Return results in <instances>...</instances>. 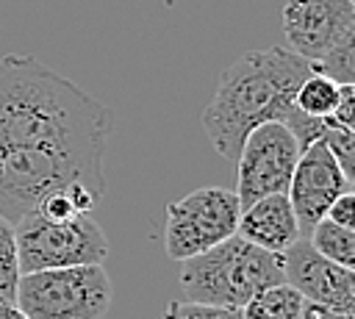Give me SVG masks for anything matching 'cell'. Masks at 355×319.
<instances>
[{
	"label": "cell",
	"instance_id": "13",
	"mask_svg": "<svg viewBox=\"0 0 355 319\" xmlns=\"http://www.w3.org/2000/svg\"><path fill=\"white\" fill-rule=\"evenodd\" d=\"M308 241L319 255L352 269V264H355V230L352 227L336 225L330 219H319L313 225V230L308 233Z\"/></svg>",
	"mask_w": 355,
	"mask_h": 319
},
{
	"label": "cell",
	"instance_id": "8",
	"mask_svg": "<svg viewBox=\"0 0 355 319\" xmlns=\"http://www.w3.org/2000/svg\"><path fill=\"white\" fill-rule=\"evenodd\" d=\"M283 36L291 53L319 64L355 42V6L352 0H286Z\"/></svg>",
	"mask_w": 355,
	"mask_h": 319
},
{
	"label": "cell",
	"instance_id": "9",
	"mask_svg": "<svg viewBox=\"0 0 355 319\" xmlns=\"http://www.w3.org/2000/svg\"><path fill=\"white\" fill-rule=\"evenodd\" d=\"M349 189H352V180L341 172L338 161L330 155V150L322 141H311L305 150H300V158L286 191L297 216L300 236L308 239L313 225L324 219V211L330 208V202Z\"/></svg>",
	"mask_w": 355,
	"mask_h": 319
},
{
	"label": "cell",
	"instance_id": "12",
	"mask_svg": "<svg viewBox=\"0 0 355 319\" xmlns=\"http://www.w3.org/2000/svg\"><path fill=\"white\" fill-rule=\"evenodd\" d=\"M302 305H305V297L294 286L277 283L252 294L239 311H241V319H300Z\"/></svg>",
	"mask_w": 355,
	"mask_h": 319
},
{
	"label": "cell",
	"instance_id": "4",
	"mask_svg": "<svg viewBox=\"0 0 355 319\" xmlns=\"http://www.w3.org/2000/svg\"><path fill=\"white\" fill-rule=\"evenodd\" d=\"M111 297L114 286L103 264H80L22 272L14 302L28 319H100Z\"/></svg>",
	"mask_w": 355,
	"mask_h": 319
},
{
	"label": "cell",
	"instance_id": "5",
	"mask_svg": "<svg viewBox=\"0 0 355 319\" xmlns=\"http://www.w3.org/2000/svg\"><path fill=\"white\" fill-rule=\"evenodd\" d=\"M19 272L103 264L108 255V241L103 227L92 214H78L69 219H47L36 211L14 222Z\"/></svg>",
	"mask_w": 355,
	"mask_h": 319
},
{
	"label": "cell",
	"instance_id": "11",
	"mask_svg": "<svg viewBox=\"0 0 355 319\" xmlns=\"http://www.w3.org/2000/svg\"><path fill=\"white\" fill-rule=\"evenodd\" d=\"M236 233L250 244H258L277 255L286 252L297 239H302L288 194H266L241 208Z\"/></svg>",
	"mask_w": 355,
	"mask_h": 319
},
{
	"label": "cell",
	"instance_id": "14",
	"mask_svg": "<svg viewBox=\"0 0 355 319\" xmlns=\"http://www.w3.org/2000/svg\"><path fill=\"white\" fill-rule=\"evenodd\" d=\"M338 92H341V83L330 80L327 75H319V72H311L297 94H294V108L305 117H316V119H327L338 103Z\"/></svg>",
	"mask_w": 355,
	"mask_h": 319
},
{
	"label": "cell",
	"instance_id": "19",
	"mask_svg": "<svg viewBox=\"0 0 355 319\" xmlns=\"http://www.w3.org/2000/svg\"><path fill=\"white\" fill-rule=\"evenodd\" d=\"M324 219H330L336 225H344V227H355V194H352V189L338 194L330 202V208L324 211Z\"/></svg>",
	"mask_w": 355,
	"mask_h": 319
},
{
	"label": "cell",
	"instance_id": "10",
	"mask_svg": "<svg viewBox=\"0 0 355 319\" xmlns=\"http://www.w3.org/2000/svg\"><path fill=\"white\" fill-rule=\"evenodd\" d=\"M283 258V277L308 302H319L338 311L355 308V275L352 269L319 255L308 239H297Z\"/></svg>",
	"mask_w": 355,
	"mask_h": 319
},
{
	"label": "cell",
	"instance_id": "15",
	"mask_svg": "<svg viewBox=\"0 0 355 319\" xmlns=\"http://www.w3.org/2000/svg\"><path fill=\"white\" fill-rule=\"evenodd\" d=\"M19 258H17V239L14 225L0 214V302L17 300V283H19Z\"/></svg>",
	"mask_w": 355,
	"mask_h": 319
},
{
	"label": "cell",
	"instance_id": "21",
	"mask_svg": "<svg viewBox=\"0 0 355 319\" xmlns=\"http://www.w3.org/2000/svg\"><path fill=\"white\" fill-rule=\"evenodd\" d=\"M0 319H28V316L17 308V302H0Z\"/></svg>",
	"mask_w": 355,
	"mask_h": 319
},
{
	"label": "cell",
	"instance_id": "17",
	"mask_svg": "<svg viewBox=\"0 0 355 319\" xmlns=\"http://www.w3.org/2000/svg\"><path fill=\"white\" fill-rule=\"evenodd\" d=\"M161 319H241L239 308H225V305H208V302H169Z\"/></svg>",
	"mask_w": 355,
	"mask_h": 319
},
{
	"label": "cell",
	"instance_id": "1",
	"mask_svg": "<svg viewBox=\"0 0 355 319\" xmlns=\"http://www.w3.org/2000/svg\"><path fill=\"white\" fill-rule=\"evenodd\" d=\"M111 111L33 55L0 58V214L19 216L75 183L105 194Z\"/></svg>",
	"mask_w": 355,
	"mask_h": 319
},
{
	"label": "cell",
	"instance_id": "3",
	"mask_svg": "<svg viewBox=\"0 0 355 319\" xmlns=\"http://www.w3.org/2000/svg\"><path fill=\"white\" fill-rule=\"evenodd\" d=\"M286 283L283 258L239 233L180 261V288L194 302L241 308L261 288Z\"/></svg>",
	"mask_w": 355,
	"mask_h": 319
},
{
	"label": "cell",
	"instance_id": "7",
	"mask_svg": "<svg viewBox=\"0 0 355 319\" xmlns=\"http://www.w3.org/2000/svg\"><path fill=\"white\" fill-rule=\"evenodd\" d=\"M297 158L300 144L283 122H263L252 128L236 155L239 180L233 191L239 205L247 208L266 194H286Z\"/></svg>",
	"mask_w": 355,
	"mask_h": 319
},
{
	"label": "cell",
	"instance_id": "16",
	"mask_svg": "<svg viewBox=\"0 0 355 319\" xmlns=\"http://www.w3.org/2000/svg\"><path fill=\"white\" fill-rule=\"evenodd\" d=\"M319 141L330 150V155L338 161L341 172L352 180V175H355V136H352V128L330 125Z\"/></svg>",
	"mask_w": 355,
	"mask_h": 319
},
{
	"label": "cell",
	"instance_id": "18",
	"mask_svg": "<svg viewBox=\"0 0 355 319\" xmlns=\"http://www.w3.org/2000/svg\"><path fill=\"white\" fill-rule=\"evenodd\" d=\"M330 119L341 128H355V83H341L338 103H336Z\"/></svg>",
	"mask_w": 355,
	"mask_h": 319
},
{
	"label": "cell",
	"instance_id": "20",
	"mask_svg": "<svg viewBox=\"0 0 355 319\" xmlns=\"http://www.w3.org/2000/svg\"><path fill=\"white\" fill-rule=\"evenodd\" d=\"M300 319H355V316H352V311H338V308H327V305L305 300Z\"/></svg>",
	"mask_w": 355,
	"mask_h": 319
},
{
	"label": "cell",
	"instance_id": "6",
	"mask_svg": "<svg viewBox=\"0 0 355 319\" xmlns=\"http://www.w3.org/2000/svg\"><path fill=\"white\" fill-rule=\"evenodd\" d=\"M239 197L222 186H202L166 205L164 247L172 261H186L197 252L230 239L239 225Z\"/></svg>",
	"mask_w": 355,
	"mask_h": 319
},
{
	"label": "cell",
	"instance_id": "2",
	"mask_svg": "<svg viewBox=\"0 0 355 319\" xmlns=\"http://www.w3.org/2000/svg\"><path fill=\"white\" fill-rule=\"evenodd\" d=\"M316 72L311 61L288 47L250 50L219 72L216 92L202 114V128L214 150L236 161L247 133L263 122L291 128L300 119L294 94L300 83Z\"/></svg>",
	"mask_w": 355,
	"mask_h": 319
}]
</instances>
